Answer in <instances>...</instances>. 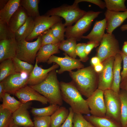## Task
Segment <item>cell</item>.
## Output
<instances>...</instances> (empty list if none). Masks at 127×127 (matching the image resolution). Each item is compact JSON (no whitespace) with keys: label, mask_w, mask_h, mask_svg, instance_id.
<instances>
[{"label":"cell","mask_w":127,"mask_h":127,"mask_svg":"<svg viewBox=\"0 0 127 127\" xmlns=\"http://www.w3.org/2000/svg\"><path fill=\"white\" fill-rule=\"evenodd\" d=\"M15 72L12 59H8L2 61L0 64V82Z\"/></svg>","instance_id":"29"},{"label":"cell","mask_w":127,"mask_h":127,"mask_svg":"<svg viewBox=\"0 0 127 127\" xmlns=\"http://www.w3.org/2000/svg\"><path fill=\"white\" fill-rule=\"evenodd\" d=\"M86 127H95L92 124L88 122V124Z\"/></svg>","instance_id":"53"},{"label":"cell","mask_w":127,"mask_h":127,"mask_svg":"<svg viewBox=\"0 0 127 127\" xmlns=\"http://www.w3.org/2000/svg\"><path fill=\"white\" fill-rule=\"evenodd\" d=\"M34 127H50V116H35L33 118Z\"/></svg>","instance_id":"39"},{"label":"cell","mask_w":127,"mask_h":127,"mask_svg":"<svg viewBox=\"0 0 127 127\" xmlns=\"http://www.w3.org/2000/svg\"><path fill=\"white\" fill-rule=\"evenodd\" d=\"M120 54L123 61V69L121 73V82L127 78V55L123 53L121 51Z\"/></svg>","instance_id":"42"},{"label":"cell","mask_w":127,"mask_h":127,"mask_svg":"<svg viewBox=\"0 0 127 127\" xmlns=\"http://www.w3.org/2000/svg\"><path fill=\"white\" fill-rule=\"evenodd\" d=\"M12 127H20L18 126H17L15 125H14L12 126Z\"/></svg>","instance_id":"54"},{"label":"cell","mask_w":127,"mask_h":127,"mask_svg":"<svg viewBox=\"0 0 127 127\" xmlns=\"http://www.w3.org/2000/svg\"><path fill=\"white\" fill-rule=\"evenodd\" d=\"M14 95L22 103L33 100L39 101L44 104L49 102L46 98L28 85L17 91Z\"/></svg>","instance_id":"15"},{"label":"cell","mask_w":127,"mask_h":127,"mask_svg":"<svg viewBox=\"0 0 127 127\" xmlns=\"http://www.w3.org/2000/svg\"><path fill=\"white\" fill-rule=\"evenodd\" d=\"M93 67L95 71L98 73L102 70L103 67V64L101 62Z\"/></svg>","instance_id":"46"},{"label":"cell","mask_w":127,"mask_h":127,"mask_svg":"<svg viewBox=\"0 0 127 127\" xmlns=\"http://www.w3.org/2000/svg\"><path fill=\"white\" fill-rule=\"evenodd\" d=\"M60 106L56 104H50L48 107L43 108L32 107L31 112L35 116H51L59 108Z\"/></svg>","instance_id":"35"},{"label":"cell","mask_w":127,"mask_h":127,"mask_svg":"<svg viewBox=\"0 0 127 127\" xmlns=\"http://www.w3.org/2000/svg\"><path fill=\"white\" fill-rule=\"evenodd\" d=\"M20 0H9L4 8L0 10V21L8 24L11 16L20 6Z\"/></svg>","instance_id":"24"},{"label":"cell","mask_w":127,"mask_h":127,"mask_svg":"<svg viewBox=\"0 0 127 127\" xmlns=\"http://www.w3.org/2000/svg\"><path fill=\"white\" fill-rule=\"evenodd\" d=\"M68 115L64 122L60 127H73V119L74 112L71 108H69Z\"/></svg>","instance_id":"43"},{"label":"cell","mask_w":127,"mask_h":127,"mask_svg":"<svg viewBox=\"0 0 127 127\" xmlns=\"http://www.w3.org/2000/svg\"><path fill=\"white\" fill-rule=\"evenodd\" d=\"M82 2H86L93 3L102 9H104L106 7L104 2L101 0H76L75 1L74 3L78 4Z\"/></svg>","instance_id":"44"},{"label":"cell","mask_w":127,"mask_h":127,"mask_svg":"<svg viewBox=\"0 0 127 127\" xmlns=\"http://www.w3.org/2000/svg\"><path fill=\"white\" fill-rule=\"evenodd\" d=\"M121 51L123 53L127 55V44L126 41L124 43Z\"/></svg>","instance_id":"51"},{"label":"cell","mask_w":127,"mask_h":127,"mask_svg":"<svg viewBox=\"0 0 127 127\" xmlns=\"http://www.w3.org/2000/svg\"><path fill=\"white\" fill-rule=\"evenodd\" d=\"M34 26V19L28 16L25 23L15 33L16 40H25L32 32Z\"/></svg>","instance_id":"25"},{"label":"cell","mask_w":127,"mask_h":127,"mask_svg":"<svg viewBox=\"0 0 127 127\" xmlns=\"http://www.w3.org/2000/svg\"><path fill=\"white\" fill-rule=\"evenodd\" d=\"M1 105L4 108L7 109L12 113L16 110L22 103L12 96L10 94L6 92L2 98Z\"/></svg>","instance_id":"30"},{"label":"cell","mask_w":127,"mask_h":127,"mask_svg":"<svg viewBox=\"0 0 127 127\" xmlns=\"http://www.w3.org/2000/svg\"><path fill=\"white\" fill-rule=\"evenodd\" d=\"M14 125L12 113L0 105V127H12Z\"/></svg>","instance_id":"32"},{"label":"cell","mask_w":127,"mask_h":127,"mask_svg":"<svg viewBox=\"0 0 127 127\" xmlns=\"http://www.w3.org/2000/svg\"><path fill=\"white\" fill-rule=\"evenodd\" d=\"M31 101L22 103L20 107L12 113L14 125L22 127H34L28 111L32 104Z\"/></svg>","instance_id":"14"},{"label":"cell","mask_w":127,"mask_h":127,"mask_svg":"<svg viewBox=\"0 0 127 127\" xmlns=\"http://www.w3.org/2000/svg\"><path fill=\"white\" fill-rule=\"evenodd\" d=\"M115 57H111L106 60L102 63L103 67L98 73V89L104 91L110 89L113 81V68Z\"/></svg>","instance_id":"13"},{"label":"cell","mask_w":127,"mask_h":127,"mask_svg":"<svg viewBox=\"0 0 127 127\" xmlns=\"http://www.w3.org/2000/svg\"><path fill=\"white\" fill-rule=\"evenodd\" d=\"M119 95L121 101L120 123L122 127L127 124V92L120 90Z\"/></svg>","instance_id":"31"},{"label":"cell","mask_w":127,"mask_h":127,"mask_svg":"<svg viewBox=\"0 0 127 127\" xmlns=\"http://www.w3.org/2000/svg\"><path fill=\"white\" fill-rule=\"evenodd\" d=\"M56 69L49 72L46 78L40 83L30 86L47 99L50 104L61 106L63 100Z\"/></svg>","instance_id":"2"},{"label":"cell","mask_w":127,"mask_h":127,"mask_svg":"<svg viewBox=\"0 0 127 127\" xmlns=\"http://www.w3.org/2000/svg\"><path fill=\"white\" fill-rule=\"evenodd\" d=\"M104 96L106 116L119 123L120 122L121 105L119 94L110 89L104 91Z\"/></svg>","instance_id":"8"},{"label":"cell","mask_w":127,"mask_h":127,"mask_svg":"<svg viewBox=\"0 0 127 127\" xmlns=\"http://www.w3.org/2000/svg\"><path fill=\"white\" fill-rule=\"evenodd\" d=\"M125 0H104L107 10L114 12H123L127 11L125 4Z\"/></svg>","instance_id":"34"},{"label":"cell","mask_w":127,"mask_h":127,"mask_svg":"<svg viewBox=\"0 0 127 127\" xmlns=\"http://www.w3.org/2000/svg\"><path fill=\"white\" fill-rule=\"evenodd\" d=\"M59 66L56 64L48 69H44L38 66L37 61L36 60L33 69L28 77V85L32 86L39 84L46 78L49 72L57 68Z\"/></svg>","instance_id":"17"},{"label":"cell","mask_w":127,"mask_h":127,"mask_svg":"<svg viewBox=\"0 0 127 127\" xmlns=\"http://www.w3.org/2000/svg\"><path fill=\"white\" fill-rule=\"evenodd\" d=\"M100 43L93 41H89L86 43L85 47V52L88 56L92 49L99 45Z\"/></svg>","instance_id":"45"},{"label":"cell","mask_w":127,"mask_h":127,"mask_svg":"<svg viewBox=\"0 0 127 127\" xmlns=\"http://www.w3.org/2000/svg\"><path fill=\"white\" fill-rule=\"evenodd\" d=\"M84 116L95 127H121L119 123L106 116L97 117L85 115Z\"/></svg>","instance_id":"23"},{"label":"cell","mask_w":127,"mask_h":127,"mask_svg":"<svg viewBox=\"0 0 127 127\" xmlns=\"http://www.w3.org/2000/svg\"><path fill=\"white\" fill-rule=\"evenodd\" d=\"M86 43H81L77 44L76 49V53L77 56L79 58L81 61L85 62L89 59L85 52V47Z\"/></svg>","instance_id":"41"},{"label":"cell","mask_w":127,"mask_h":127,"mask_svg":"<svg viewBox=\"0 0 127 127\" xmlns=\"http://www.w3.org/2000/svg\"><path fill=\"white\" fill-rule=\"evenodd\" d=\"M12 60L16 72L25 73L29 75L34 67L32 64L22 60L16 57Z\"/></svg>","instance_id":"33"},{"label":"cell","mask_w":127,"mask_h":127,"mask_svg":"<svg viewBox=\"0 0 127 127\" xmlns=\"http://www.w3.org/2000/svg\"><path fill=\"white\" fill-rule=\"evenodd\" d=\"M17 41L15 38L0 40V62L16 57Z\"/></svg>","instance_id":"18"},{"label":"cell","mask_w":127,"mask_h":127,"mask_svg":"<svg viewBox=\"0 0 127 127\" xmlns=\"http://www.w3.org/2000/svg\"><path fill=\"white\" fill-rule=\"evenodd\" d=\"M86 12L80 9L78 4L74 3L71 5H64L52 8L44 15L48 16H56L64 18L65 27L72 26L83 16Z\"/></svg>","instance_id":"4"},{"label":"cell","mask_w":127,"mask_h":127,"mask_svg":"<svg viewBox=\"0 0 127 127\" xmlns=\"http://www.w3.org/2000/svg\"><path fill=\"white\" fill-rule=\"evenodd\" d=\"M126 43H127V41H126Z\"/></svg>","instance_id":"55"},{"label":"cell","mask_w":127,"mask_h":127,"mask_svg":"<svg viewBox=\"0 0 127 127\" xmlns=\"http://www.w3.org/2000/svg\"><path fill=\"white\" fill-rule=\"evenodd\" d=\"M69 110L65 107H60L51 116L50 127H60L67 118Z\"/></svg>","instance_id":"26"},{"label":"cell","mask_w":127,"mask_h":127,"mask_svg":"<svg viewBox=\"0 0 127 127\" xmlns=\"http://www.w3.org/2000/svg\"><path fill=\"white\" fill-rule=\"evenodd\" d=\"M42 37L41 46L48 44L58 43L61 42L53 35L51 28L41 35Z\"/></svg>","instance_id":"38"},{"label":"cell","mask_w":127,"mask_h":127,"mask_svg":"<svg viewBox=\"0 0 127 127\" xmlns=\"http://www.w3.org/2000/svg\"><path fill=\"white\" fill-rule=\"evenodd\" d=\"M82 114L74 113L73 119V127H86L88 122Z\"/></svg>","instance_id":"40"},{"label":"cell","mask_w":127,"mask_h":127,"mask_svg":"<svg viewBox=\"0 0 127 127\" xmlns=\"http://www.w3.org/2000/svg\"><path fill=\"white\" fill-rule=\"evenodd\" d=\"M106 21L107 33L112 34L114 30L120 26L127 18V11L115 12L107 10L104 13Z\"/></svg>","instance_id":"16"},{"label":"cell","mask_w":127,"mask_h":127,"mask_svg":"<svg viewBox=\"0 0 127 127\" xmlns=\"http://www.w3.org/2000/svg\"><path fill=\"white\" fill-rule=\"evenodd\" d=\"M77 41L72 37L67 38L60 42L59 49L70 57L76 58L77 56L76 53Z\"/></svg>","instance_id":"28"},{"label":"cell","mask_w":127,"mask_h":127,"mask_svg":"<svg viewBox=\"0 0 127 127\" xmlns=\"http://www.w3.org/2000/svg\"><path fill=\"white\" fill-rule=\"evenodd\" d=\"M69 72L72 81L81 95L87 98L98 89V74L92 65Z\"/></svg>","instance_id":"1"},{"label":"cell","mask_w":127,"mask_h":127,"mask_svg":"<svg viewBox=\"0 0 127 127\" xmlns=\"http://www.w3.org/2000/svg\"><path fill=\"white\" fill-rule=\"evenodd\" d=\"M29 75L23 73L15 72L2 81L6 92L14 94L28 85Z\"/></svg>","instance_id":"12"},{"label":"cell","mask_w":127,"mask_h":127,"mask_svg":"<svg viewBox=\"0 0 127 127\" xmlns=\"http://www.w3.org/2000/svg\"><path fill=\"white\" fill-rule=\"evenodd\" d=\"M41 35L34 42H29L25 40L17 41L16 57L31 64H34L37 53L41 46Z\"/></svg>","instance_id":"6"},{"label":"cell","mask_w":127,"mask_h":127,"mask_svg":"<svg viewBox=\"0 0 127 127\" xmlns=\"http://www.w3.org/2000/svg\"><path fill=\"white\" fill-rule=\"evenodd\" d=\"M65 27L64 23L61 21L55 24L50 28L53 35L61 42L65 40Z\"/></svg>","instance_id":"36"},{"label":"cell","mask_w":127,"mask_h":127,"mask_svg":"<svg viewBox=\"0 0 127 127\" xmlns=\"http://www.w3.org/2000/svg\"><path fill=\"white\" fill-rule=\"evenodd\" d=\"M60 43L41 46L36 56V60L38 63L47 62L51 56L54 54L60 53L59 46Z\"/></svg>","instance_id":"21"},{"label":"cell","mask_w":127,"mask_h":127,"mask_svg":"<svg viewBox=\"0 0 127 127\" xmlns=\"http://www.w3.org/2000/svg\"><path fill=\"white\" fill-rule=\"evenodd\" d=\"M28 17L25 10L20 6L9 20L8 25L10 29L15 33L25 23Z\"/></svg>","instance_id":"20"},{"label":"cell","mask_w":127,"mask_h":127,"mask_svg":"<svg viewBox=\"0 0 127 127\" xmlns=\"http://www.w3.org/2000/svg\"><path fill=\"white\" fill-rule=\"evenodd\" d=\"M62 18L56 16H49L45 15L36 17L34 19L35 26L33 31L25 40L28 41L37 38L50 28L53 25L62 21Z\"/></svg>","instance_id":"9"},{"label":"cell","mask_w":127,"mask_h":127,"mask_svg":"<svg viewBox=\"0 0 127 127\" xmlns=\"http://www.w3.org/2000/svg\"><path fill=\"white\" fill-rule=\"evenodd\" d=\"M106 27V21L103 19L96 21L90 32L86 36H83L82 39H87L89 41H93L100 43L105 33V31Z\"/></svg>","instance_id":"19"},{"label":"cell","mask_w":127,"mask_h":127,"mask_svg":"<svg viewBox=\"0 0 127 127\" xmlns=\"http://www.w3.org/2000/svg\"><path fill=\"white\" fill-rule=\"evenodd\" d=\"M120 29L122 31L127 30V24L122 25L120 27Z\"/></svg>","instance_id":"52"},{"label":"cell","mask_w":127,"mask_h":127,"mask_svg":"<svg viewBox=\"0 0 127 127\" xmlns=\"http://www.w3.org/2000/svg\"><path fill=\"white\" fill-rule=\"evenodd\" d=\"M125 127H127V124Z\"/></svg>","instance_id":"56"},{"label":"cell","mask_w":127,"mask_h":127,"mask_svg":"<svg viewBox=\"0 0 127 127\" xmlns=\"http://www.w3.org/2000/svg\"><path fill=\"white\" fill-rule=\"evenodd\" d=\"M114 57L113 68V81L110 89L119 94L121 81L120 71L122 59L120 53L117 54Z\"/></svg>","instance_id":"22"},{"label":"cell","mask_w":127,"mask_h":127,"mask_svg":"<svg viewBox=\"0 0 127 127\" xmlns=\"http://www.w3.org/2000/svg\"><path fill=\"white\" fill-rule=\"evenodd\" d=\"M86 100L92 115L97 117L106 116L104 91L97 89Z\"/></svg>","instance_id":"11"},{"label":"cell","mask_w":127,"mask_h":127,"mask_svg":"<svg viewBox=\"0 0 127 127\" xmlns=\"http://www.w3.org/2000/svg\"><path fill=\"white\" fill-rule=\"evenodd\" d=\"M102 12L90 11L78 20L73 25L66 28L65 37H72L77 41L82 39L83 35L90 29L93 21Z\"/></svg>","instance_id":"5"},{"label":"cell","mask_w":127,"mask_h":127,"mask_svg":"<svg viewBox=\"0 0 127 127\" xmlns=\"http://www.w3.org/2000/svg\"><path fill=\"white\" fill-rule=\"evenodd\" d=\"M120 88L127 92V78L121 82Z\"/></svg>","instance_id":"49"},{"label":"cell","mask_w":127,"mask_h":127,"mask_svg":"<svg viewBox=\"0 0 127 127\" xmlns=\"http://www.w3.org/2000/svg\"><path fill=\"white\" fill-rule=\"evenodd\" d=\"M15 38V33L10 29L6 23L0 21V40Z\"/></svg>","instance_id":"37"},{"label":"cell","mask_w":127,"mask_h":127,"mask_svg":"<svg viewBox=\"0 0 127 127\" xmlns=\"http://www.w3.org/2000/svg\"><path fill=\"white\" fill-rule=\"evenodd\" d=\"M64 54L65 56L64 57L53 55L50 57L47 62L48 64L54 63L60 66V69L56 70L57 73L61 74L65 71L69 72L74 69H79L84 67V65L79 59L72 58L65 53Z\"/></svg>","instance_id":"10"},{"label":"cell","mask_w":127,"mask_h":127,"mask_svg":"<svg viewBox=\"0 0 127 127\" xmlns=\"http://www.w3.org/2000/svg\"><path fill=\"white\" fill-rule=\"evenodd\" d=\"M91 62L92 66H94L101 62L99 58L97 56L92 57L91 59Z\"/></svg>","instance_id":"48"},{"label":"cell","mask_w":127,"mask_h":127,"mask_svg":"<svg viewBox=\"0 0 127 127\" xmlns=\"http://www.w3.org/2000/svg\"><path fill=\"white\" fill-rule=\"evenodd\" d=\"M4 88V84L2 81L0 82V99L2 100V98L6 93Z\"/></svg>","instance_id":"47"},{"label":"cell","mask_w":127,"mask_h":127,"mask_svg":"<svg viewBox=\"0 0 127 127\" xmlns=\"http://www.w3.org/2000/svg\"><path fill=\"white\" fill-rule=\"evenodd\" d=\"M8 0H0V10L3 9L7 3Z\"/></svg>","instance_id":"50"},{"label":"cell","mask_w":127,"mask_h":127,"mask_svg":"<svg viewBox=\"0 0 127 127\" xmlns=\"http://www.w3.org/2000/svg\"><path fill=\"white\" fill-rule=\"evenodd\" d=\"M96 56L102 63L110 57H115L120 53L118 41L112 34L105 33L100 43L99 47L96 50Z\"/></svg>","instance_id":"7"},{"label":"cell","mask_w":127,"mask_h":127,"mask_svg":"<svg viewBox=\"0 0 127 127\" xmlns=\"http://www.w3.org/2000/svg\"><path fill=\"white\" fill-rule=\"evenodd\" d=\"M39 0H20V5L26 11L28 16L34 19L40 16L38 8Z\"/></svg>","instance_id":"27"},{"label":"cell","mask_w":127,"mask_h":127,"mask_svg":"<svg viewBox=\"0 0 127 127\" xmlns=\"http://www.w3.org/2000/svg\"><path fill=\"white\" fill-rule=\"evenodd\" d=\"M60 84L63 100L70 105L74 113L86 115L90 114L86 100L83 98L72 81H61Z\"/></svg>","instance_id":"3"}]
</instances>
